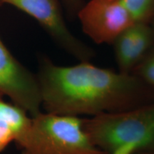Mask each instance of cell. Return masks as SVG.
<instances>
[{"mask_svg":"<svg viewBox=\"0 0 154 154\" xmlns=\"http://www.w3.org/2000/svg\"><path fill=\"white\" fill-rule=\"evenodd\" d=\"M151 24H152V26H153V29H154V18H153V21H152Z\"/></svg>","mask_w":154,"mask_h":154,"instance_id":"obj_13","label":"cell"},{"mask_svg":"<svg viewBox=\"0 0 154 154\" xmlns=\"http://www.w3.org/2000/svg\"><path fill=\"white\" fill-rule=\"evenodd\" d=\"M131 74L137 76L146 84L154 88V49L134 69Z\"/></svg>","mask_w":154,"mask_h":154,"instance_id":"obj_10","label":"cell"},{"mask_svg":"<svg viewBox=\"0 0 154 154\" xmlns=\"http://www.w3.org/2000/svg\"><path fill=\"white\" fill-rule=\"evenodd\" d=\"M67 2L71 4V5H75L76 4L79 2V0H66Z\"/></svg>","mask_w":154,"mask_h":154,"instance_id":"obj_12","label":"cell"},{"mask_svg":"<svg viewBox=\"0 0 154 154\" xmlns=\"http://www.w3.org/2000/svg\"><path fill=\"white\" fill-rule=\"evenodd\" d=\"M135 154H140L139 153H135Z\"/></svg>","mask_w":154,"mask_h":154,"instance_id":"obj_14","label":"cell"},{"mask_svg":"<svg viewBox=\"0 0 154 154\" xmlns=\"http://www.w3.org/2000/svg\"><path fill=\"white\" fill-rule=\"evenodd\" d=\"M36 76L42 106L52 114L94 116L154 101V88L137 76L94 66L90 61L62 66L43 57Z\"/></svg>","mask_w":154,"mask_h":154,"instance_id":"obj_1","label":"cell"},{"mask_svg":"<svg viewBox=\"0 0 154 154\" xmlns=\"http://www.w3.org/2000/svg\"><path fill=\"white\" fill-rule=\"evenodd\" d=\"M136 22L151 23L154 18V0H124Z\"/></svg>","mask_w":154,"mask_h":154,"instance_id":"obj_9","label":"cell"},{"mask_svg":"<svg viewBox=\"0 0 154 154\" xmlns=\"http://www.w3.org/2000/svg\"><path fill=\"white\" fill-rule=\"evenodd\" d=\"M119 72L131 74L154 49L151 23L135 22L121 32L112 43Z\"/></svg>","mask_w":154,"mask_h":154,"instance_id":"obj_7","label":"cell"},{"mask_svg":"<svg viewBox=\"0 0 154 154\" xmlns=\"http://www.w3.org/2000/svg\"><path fill=\"white\" fill-rule=\"evenodd\" d=\"M0 96H7L32 117L42 112V95L36 74L12 55L0 37Z\"/></svg>","mask_w":154,"mask_h":154,"instance_id":"obj_5","label":"cell"},{"mask_svg":"<svg viewBox=\"0 0 154 154\" xmlns=\"http://www.w3.org/2000/svg\"><path fill=\"white\" fill-rule=\"evenodd\" d=\"M15 139L14 131L5 123L0 121V152L4 151L11 142L15 141Z\"/></svg>","mask_w":154,"mask_h":154,"instance_id":"obj_11","label":"cell"},{"mask_svg":"<svg viewBox=\"0 0 154 154\" xmlns=\"http://www.w3.org/2000/svg\"><path fill=\"white\" fill-rule=\"evenodd\" d=\"M82 119L41 112L32 117L31 131L19 149L22 154H106L92 143Z\"/></svg>","mask_w":154,"mask_h":154,"instance_id":"obj_3","label":"cell"},{"mask_svg":"<svg viewBox=\"0 0 154 154\" xmlns=\"http://www.w3.org/2000/svg\"><path fill=\"white\" fill-rule=\"evenodd\" d=\"M0 121L5 123L14 131L17 146L29 134L32 125V117L22 108L14 103H9L0 96Z\"/></svg>","mask_w":154,"mask_h":154,"instance_id":"obj_8","label":"cell"},{"mask_svg":"<svg viewBox=\"0 0 154 154\" xmlns=\"http://www.w3.org/2000/svg\"><path fill=\"white\" fill-rule=\"evenodd\" d=\"M83 32L96 44H112L134 24L124 0H89L78 13Z\"/></svg>","mask_w":154,"mask_h":154,"instance_id":"obj_6","label":"cell"},{"mask_svg":"<svg viewBox=\"0 0 154 154\" xmlns=\"http://www.w3.org/2000/svg\"><path fill=\"white\" fill-rule=\"evenodd\" d=\"M82 124L92 143L106 154L154 150V101L83 119Z\"/></svg>","mask_w":154,"mask_h":154,"instance_id":"obj_2","label":"cell"},{"mask_svg":"<svg viewBox=\"0 0 154 154\" xmlns=\"http://www.w3.org/2000/svg\"><path fill=\"white\" fill-rule=\"evenodd\" d=\"M1 5H1V4H0V6H1Z\"/></svg>","mask_w":154,"mask_h":154,"instance_id":"obj_15","label":"cell"},{"mask_svg":"<svg viewBox=\"0 0 154 154\" xmlns=\"http://www.w3.org/2000/svg\"><path fill=\"white\" fill-rule=\"evenodd\" d=\"M33 17L59 47L79 61H90L94 51L76 37L63 19L59 0H0Z\"/></svg>","mask_w":154,"mask_h":154,"instance_id":"obj_4","label":"cell"}]
</instances>
